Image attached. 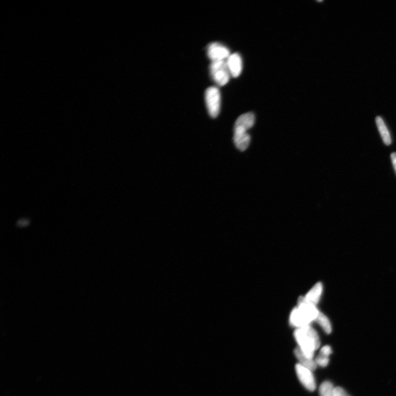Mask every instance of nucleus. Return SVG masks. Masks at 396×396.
<instances>
[{"label": "nucleus", "instance_id": "f257e3e1", "mask_svg": "<svg viewBox=\"0 0 396 396\" xmlns=\"http://www.w3.org/2000/svg\"><path fill=\"white\" fill-rule=\"evenodd\" d=\"M298 348L305 355L313 359L316 350L320 346V339L316 331L311 326L297 328L294 333Z\"/></svg>", "mask_w": 396, "mask_h": 396}, {"label": "nucleus", "instance_id": "f03ea898", "mask_svg": "<svg viewBox=\"0 0 396 396\" xmlns=\"http://www.w3.org/2000/svg\"><path fill=\"white\" fill-rule=\"evenodd\" d=\"M255 122L254 113H248L239 116L234 125L233 140L237 148L245 151L250 144L251 137L247 131Z\"/></svg>", "mask_w": 396, "mask_h": 396}, {"label": "nucleus", "instance_id": "7ed1b4c3", "mask_svg": "<svg viewBox=\"0 0 396 396\" xmlns=\"http://www.w3.org/2000/svg\"><path fill=\"white\" fill-rule=\"evenodd\" d=\"M210 72L213 80L220 86L226 85L231 76L227 63L225 61L212 62Z\"/></svg>", "mask_w": 396, "mask_h": 396}, {"label": "nucleus", "instance_id": "20e7f679", "mask_svg": "<svg viewBox=\"0 0 396 396\" xmlns=\"http://www.w3.org/2000/svg\"><path fill=\"white\" fill-rule=\"evenodd\" d=\"M205 99L207 109L210 116L213 118L217 117L221 107V94L218 87H208L205 91Z\"/></svg>", "mask_w": 396, "mask_h": 396}, {"label": "nucleus", "instance_id": "39448f33", "mask_svg": "<svg viewBox=\"0 0 396 396\" xmlns=\"http://www.w3.org/2000/svg\"><path fill=\"white\" fill-rule=\"evenodd\" d=\"M296 371L299 380L308 390L313 391L315 390V380L311 370L299 363L296 366Z\"/></svg>", "mask_w": 396, "mask_h": 396}, {"label": "nucleus", "instance_id": "423d86ee", "mask_svg": "<svg viewBox=\"0 0 396 396\" xmlns=\"http://www.w3.org/2000/svg\"><path fill=\"white\" fill-rule=\"evenodd\" d=\"M207 54L212 62L225 61L230 56L229 50L222 44L213 43L209 45Z\"/></svg>", "mask_w": 396, "mask_h": 396}, {"label": "nucleus", "instance_id": "0eeeda50", "mask_svg": "<svg viewBox=\"0 0 396 396\" xmlns=\"http://www.w3.org/2000/svg\"><path fill=\"white\" fill-rule=\"evenodd\" d=\"M290 324L297 328L311 326L312 321L309 317L297 307L292 310L289 317Z\"/></svg>", "mask_w": 396, "mask_h": 396}, {"label": "nucleus", "instance_id": "6e6552de", "mask_svg": "<svg viewBox=\"0 0 396 396\" xmlns=\"http://www.w3.org/2000/svg\"><path fill=\"white\" fill-rule=\"evenodd\" d=\"M230 74L233 77L240 75L242 70V58L238 53L230 55L226 61Z\"/></svg>", "mask_w": 396, "mask_h": 396}, {"label": "nucleus", "instance_id": "1a4fd4ad", "mask_svg": "<svg viewBox=\"0 0 396 396\" xmlns=\"http://www.w3.org/2000/svg\"><path fill=\"white\" fill-rule=\"evenodd\" d=\"M322 290V285L321 283H317L313 286L305 297H303L305 301L312 305H316L320 301Z\"/></svg>", "mask_w": 396, "mask_h": 396}, {"label": "nucleus", "instance_id": "9d476101", "mask_svg": "<svg viewBox=\"0 0 396 396\" xmlns=\"http://www.w3.org/2000/svg\"><path fill=\"white\" fill-rule=\"evenodd\" d=\"M294 354L300 365L311 371L316 369L317 365L314 359L307 357L298 347L294 350Z\"/></svg>", "mask_w": 396, "mask_h": 396}, {"label": "nucleus", "instance_id": "9b49d317", "mask_svg": "<svg viewBox=\"0 0 396 396\" xmlns=\"http://www.w3.org/2000/svg\"><path fill=\"white\" fill-rule=\"evenodd\" d=\"M376 123L385 144L390 145L391 144V136L383 119L381 117L377 116L376 118Z\"/></svg>", "mask_w": 396, "mask_h": 396}, {"label": "nucleus", "instance_id": "f8f14e48", "mask_svg": "<svg viewBox=\"0 0 396 396\" xmlns=\"http://www.w3.org/2000/svg\"><path fill=\"white\" fill-rule=\"evenodd\" d=\"M335 388L332 383L328 381H324L320 386V396H335Z\"/></svg>", "mask_w": 396, "mask_h": 396}, {"label": "nucleus", "instance_id": "ddd939ff", "mask_svg": "<svg viewBox=\"0 0 396 396\" xmlns=\"http://www.w3.org/2000/svg\"><path fill=\"white\" fill-rule=\"evenodd\" d=\"M316 322L322 327V329L324 330L326 334H329L332 331L330 320L322 313H321L319 319Z\"/></svg>", "mask_w": 396, "mask_h": 396}, {"label": "nucleus", "instance_id": "4468645a", "mask_svg": "<svg viewBox=\"0 0 396 396\" xmlns=\"http://www.w3.org/2000/svg\"><path fill=\"white\" fill-rule=\"evenodd\" d=\"M315 361L317 366H319L321 367H326L329 365V357L320 353Z\"/></svg>", "mask_w": 396, "mask_h": 396}, {"label": "nucleus", "instance_id": "2eb2a0df", "mask_svg": "<svg viewBox=\"0 0 396 396\" xmlns=\"http://www.w3.org/2000/svg\"><path fill=\"white\" fill-rule=\"evenodd\" d=\"M334 391L335 396H351L347 393L346 391L342 388H340V387H336Z\"/></svg>", "mask_w": 396, "mask_h": 396}, {"label": "nucleus", "instance_id": "dca6fc26", "mask_svg": "<svg viewBox=\"0 0 396 396\" xmlns=\"http://www.w3.org/2000/svg\"><path fill=\"white\" fill-rule=\"evenodd\" d=\"M320 353L329 357L330 354L333 353V351L330 346H325L321 349Z\"/></svg>", "mask_w": 396, "mask_h": 396}, {"label": "nucleus", "instance_id": "f3484780", "mask_svg": "<svg viewBox=\"0 0 396 396\" xmlns=\"http://www.w3.org/2000/svg\"><path fill=\"white\" fill-rule=\"evenodd\" d=\"M29 222L27 220L22 219L17 223L18 226L20 227H26L29 225Z\"/></svg>", "mask_w": 396, "mask_h": 396}, {"label": "nucleus", "instance_id": "a211bd4d", "mask_svg": "<svg viewBox=\"0 0 396 396\" xmlns=\"http://www.w3.org/2000/svg\"><path fill=\"white\" fill-rule=\"evenodd\" d=\"M391 161L394 166V169L396 173V153H393L391 155Z\"/></svg>", "mask_w": 396, "mask_h": 396}]
</instances>
